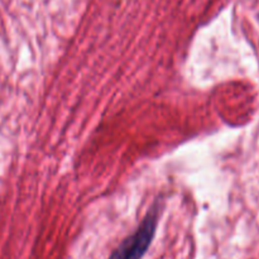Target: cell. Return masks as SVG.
Instances as JSON below:
<instances>
[{"label": "cell", "mask_w": 259, "mask_h": 259, "mask_svg": "<svg viewBox=\"0 0 259 259\" xmlns=\"http://www.w3.org/2000/svg\"><path fill=\"white\" fill-rule=\"evenodd\" d=\"M159 204L156 202L151 211L146 215L134 234L126 238L113 252L109 259H142L148 250L158 224Z\"/></svg>", "instance_id": "obj_1"}]
</instances>
